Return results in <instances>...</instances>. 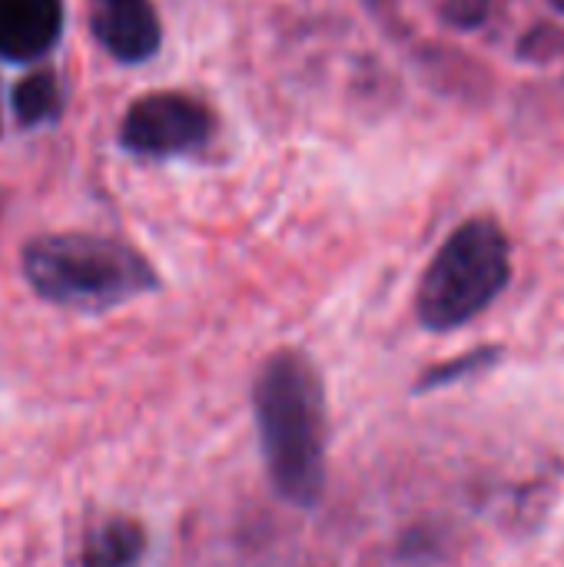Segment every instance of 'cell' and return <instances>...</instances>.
Returning <instances> with one entry per match:
<instances>
[{"label":"cell","instance_id":"obj_1","mask_svg":"<svg viewBox=\"0 0 564 567\" xmlns=\"http://www.w3.org/2000/svg\"><path fill=\"white\" fill-rule=\"evenodd\" d=\"M253 415L266 475L293 508H316L326 492V385L299 349H276L253 379Z\"/></svg>","mask_w":564,"mask_h":567},{"label":"cell","instance_id":"obj_2","mask_svg":"<svg viewBox=\"0 0 564 567\" xmlns=\"http://www.w3.org/2000/svg\"><path fill=\"white\" fill-rule=\"evenodd\" d=\"M27 286L50 306L103 312L160 289L153 262L123 239L47 233L20 249Z\"/></svg>","mask_w":564,"mask_h":567},{"label":"cell","instance_id":"obj_3","mask_svg":"<svg viewBox=\"0 0 564 567\" xmlns=\"http://www.w3.org/2000/svg\"><path fill=\"white\" fill-rule=\"evenodd\" d=\"M512 279V246L505 229L489 219L462 223L422 272L416 319L429 332H455L475 322Z\"/></svg>","mask_w":564,"mask_h":567},{"label":"cell","instance_id":"obj_4","mask_svg":"<svg viewBox=\"0 0 564 567\" xmlns=\"http://www.w3.org/2000/svg\"><path fill=\"white\" fill-rule=\"evenodd\" d=\"M213 136V113L186 93H146L120 123V146L133 156L199 153Z\"/></svg>","mask_w":564,"mask_h":567},{"label":"cell","instance_id":"obj_5","mask_svg":"<svg viewBox=\"0 0 564 567\" xmlns=\"http://www.w3.org/2000/svg\"><path fill=\"white\" fill-rule=\"evenodd\" d=\"M90 33L120 63H143L163 43L153 0H90Z\"/></svg>","mask_w":564,"mask_h":567},{"label":"cell","instance_id":"obj_6","mask_svg":"<svg viewBox=\"0 0 564 567\" xmlns=\"http://www.w3.org/2000/svg\"><path fill=\"white\" fill-rule=\"evenodd\" d=\"M63 0H0V60L30 63L57 47Z\"/></svg>","mask_w":564,"mask_h":567},{"label":"cell","instance_id":"obj_7","mask_svg":"<svg viewBox=\"0 0 564 567\" xmlns=\"http://www.w3.org/2000/svg\"><path fill=\"white\" fill-rule=\"evenodd\" d=\"M150 548L143 522L130 515H110L83 535L80 567H140Z\"/></svg>","mask_w":564,"mask_h":567},{"label":"cell","instance_id":"obj_8","mask_svg":"<svg viewBox=\"0 0 564 567\" xmlns=\"http://www.w3.org/2000/svg\"><path fill=\"white\" fill-rule=\"evenodd\" d=\"M10 110H13V120L23 126V130H33V126H43L50 120L60 116V83L50 70H37L30 76H23L13 93H10Z\"/></svg>","mask_w":564,"mask_h":567},{"label":"cell","instance_id":"obj_9","mask_svg":"<svg viewBox=\"0 0 564 567\" xmlns=\"http://www.w3.org/2000/svg\"><path fill=\"white\" fill-rule=\"evenodd\" d=\"M495 359H499V349H475V352H465V355L455 359V362H442V365L429 369V372L419 379L416 392H432V389L452 385V382H459L462 375H472V372L492 365Z\"/></svg>","mask_w":564,"mask_h":567},{"label":"cell","instance_id":"obj_10","mask_svg":"<svg viewBox=\"0 0 564 567\" xmlns=\"http://www.w3.org/2000/svg\"><path fill=\"white\" fill-rule=\"evenodd\" d=\"M489 10H492V0H445L442 3L445 23H452L459 30H472V27L485 23Z\"/></svg>","mask_w":564,"mask_h":567},{"label":"cell","instance_id":"obj_11","mask_svg":"<svg viewBox=\"0 0 564 567\" xmlns=\"http://www.w3.org/2000/svg\"><path fill=\"white\" fill-rule=\"evenodd\" d=\"M552 3H555V7H558V10L564 13V0H552Z\"/></svg>","mask_w":564,"mask_h":567}]
</instances>
